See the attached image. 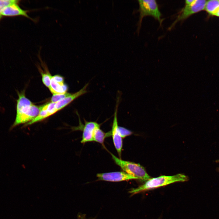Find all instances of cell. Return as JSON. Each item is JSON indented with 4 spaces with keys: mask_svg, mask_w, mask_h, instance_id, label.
I'll return each instance as SVG.
<instances>
[{
    "mask_svg": "<svg viewBox=\"0 0 219 219\" xmlns=\"http://www.w3.org/2000/svg\"><path fill=\"white\" fill-rule=\"evenodd\" d=\"M17 94L18 98L17 100L16 115L12 128L22 124L23 119L33 104L26 97L24 91L21 92H17Z\"/></svg>",
    "mask_w": 219,
    "mask_h": 219,
    "instance_id": "cell-4",
    "label": "cell"
},
{
    "mask_svg": "<svg viewBox=\"0 0 219 219\" xmlns=\"http://www.w3.org/2000/svg\"><path fill=\"white\" fill-rule=\"evenodd\" d=\"M214 16H215L219 17V9L214 14Z\"/></svg>",
    "mask_w": 219,
    "mask_h": 219,
    "instance_id": "cell-19",
    "label": "cell"
},
{
    "mask_svg": "<svg viewBox=\"0 0 219 219\" xmlns=\"http://www.w3.org/2000/svg\"><path fill=\"white\" fill-rule=\"evenodd\" d=\"M71 94L67 92L61 94H53L51 99V102L56 103Z\"/></svg>",
    "mask_w": 219,
    "mask_h": 219,
    "instance_id": "cell-14",
    "label": "cell"
},
{
    "mask_svg": "<svg viewBox=\"0 0 219 219\" xmlns=\"http://www.w3.org/2000/svg\"><path fill=\"white\" fill-rule=\"evenodd\" d=\"M219 9V0L207 1L204 10L210 16H214Z\"/></svg>",
    "mask_w": 219,
    "mask_h": 219,
    "instance_id": "cell-11",
    "label": "cell"
},
{
    "mask_svg": "<svg viewBox=\"0 0 219 219\" xmlns=\"http://www.w3.org/2000/svg\"><path fill=\"white\" fill-rule=\"evenodd\" d=\"M188 180V177L182 174H178L173 176H162L151 178L146 181L144 184L137 188L132 189L129 192L134 195L175 182L186 181Z\"/></svg>",
    "mask_w": 219,
    "mask_h": 219,
    "instance_id": "cell-1",
    "label": "cell"
},
{
    "mask_svg": "<svg viewBox=\"0 0 219 219\" xmlns=\"http://www.w3.org/2000/svg\"><path fill=\"white\" fill-rule=\"evenodd\" d=\"M96 176L99 180L113 182L137 179L135 177L124 171L99 173L97 174Z\"/></svg>",
    "mask_w": 219,
    "mask_h": 219,
    "instance_id": "cell-7",
    "label": "cell"
},
{
    "mask_svg": "<svg viewBox=\"0 0 219 219\" xmlns=\"http://www.w3.org/2000/svg\"><path fill=\"white\" fill-rule=\"evenodd\" d=\"M42 76V81L43 84L49 89L51 85L52 76L48 71L45 73L40 72Z\"/></svg>",
    "mask_w": 219,
    "mask_h": 219,
    "instance_id": "cell-13",
    "label": "cell"
},
{
    "mask_svg": "<svg viewBox=\"0 0 219 219\" xmlns=\"http://www.w3.org/2000/svg\"><path fill=\"white\" fill-rule=\"evenodd\" d=\"M206 1L205 0H194L192 3L185 5L169 29L171 30L179 21L185 20L191 16L204 10Z\"/></svg>",
    "mask_w": 219,
    "mask_h": 219,
    "instance_id": "cell-5",
    "label": "cell"
},
{
    "mask_svg": "<svg viewBox=\"0 0 219 219\" xmlns=\"http://www.w3.org/2000/svg\"><path fill=\"white\" fill-rule=\"evenodd\" d=\"M111 135V131L106 133L102 130L100 127H97L95 130L93 134V141L103 145L105 138Z\"/></svg>",
    "mask_w": 219,
    "mask_h": 219,
    "instance_id": "cell-12",
    "label": "cell"
},
{
    "mask_svg": "<svg viewBox=\"0 0 219 219\" xmlns=\"http://www.w3.org/2000/svg\"><path fill=\"white\" fill-rule=\"evenodd\" d=\"M89 84V83H87L78 92L73 94H71L70 96L56 103L54 109V113H55L57 111L61 110L74 100L87 93V88Z\"/></svg>",
    "mask_w": 219,
    "mask_h": 219,
    "instance_id": "cell-8",
    "label": "cell"
},
{
    "mask_svg": "<svg viewBox=\"0 0 219 219\" xmlns=\"http://www.w3.org/2000/svg\"><path fill=\"white\" fill-rule=\"evenodd\" d=\"M194 0H186L185 1V5L190 4L193 3Z\"/></svg>",
    "mask_w": 219,
    "mask_h": 219,
    "instance_id": "cell-18",
    "label": "cell"
},
{
    "mask_svg": "<svg viewBox=\"0 0 219 219\" xmlns=\"http://www.w3.org/2000/svg\"><path fill=\"white\" fill-rule=\"evenodd\" d=\"M119 129L120 136L122 138H124L130 136L132 133L131 131L124 127L119 126Z\"/></svg>",
    "mask_w": 219,
    "mask_h": 219,
    "instance_id": "cell-16",
    "label": "cell"
},
{
    "mask_svg": "<svg viewBox=\"0 0 219 219\" xmlns=\"http://www.w3.org/2000/svg\"><path fill=\"white\" fill-rule=\"evenodd\" d=\"M82 127V135L81 142L84 144L93 141V134L95 129L100 127V124L95 122L85 121Z\"/></svg>",
    "mask_w": 219,
    "mask_h": 219,
    "instance_id": "cell-9",
    "label": "cell"
},
{
    "mask_svg": "<svg viewBox=\"0 0 219 219\" xmlns=\"http://www.w3.org/2000/svg\"><path fill=\"white\" fill-rule=\"evenodd\" d=\"M19 1L16 0H0V13L3 8L15 4H18Z\"/></svg>",
    "mask_w": 219,
    "mask_h": 219,
    "instance_id": "cell-15",
    "label": "cell"
},
{
    "mask_svg": "<svg viewBox=\"0 0 219 219\" xmlns=\"http://www.w3.org/2000/svg\"><path fill=\"white\" fill-rule=\"evenodd\" d=\"M52 78L57 82L59 83L61 85H64V80L63 78L61 76L56 75L52 76Z\"/></svg>",
    "mask_w": 219,
    "mask_h": 219,
    "instance_id": "cell-17",
    "label": "cell"
},
{
    "mask_svg": "<svg viewBox=\"0 0 219 219\" xmlns=\"http://www.w3.org/2000/svg\"><path fill=\"white\" fill-rule=\"evenodd\" d=\"M18 4H14L2 9L0 12L1 16H22L33 20V19L28 15L27 13L28 11L22 9Z\"/></svg>",
    "mask_w": 219,
    "mask_h": 219,
    "instance_id": "cell-10",
    "label": "cell"
},
{
    "mask_svg": "<svg viewBox=\"0 0 219 219\" xmlns=\"http://www.w3.org/2000/svg\"><path fill=\"white\" fill-rule=\"evenodd\" d=\"M216 162L217 163H219V159L217 160L216 161ZM217 170H218V172H219V168Z\"/></svg>",
    "mask_w": 219,
    "mask_h": 219,
    "instance_id": "cell-20",
    "label": "cell"
},
{
    "mask_svg": "<svg viewBox=\"0 0 219 219\" xmlns=\"http://www.w3.org/2000/svg\"><path fill=\"white\" fill-rule=\"evenodd\" d=\"M119 100V99H118L116 105L111 132L114 145L118 154L121 157L123 141L119 132L117 121V113Z\"/></svg>",
    "mask_w": 219,
    "mask_h": 219,
    "instance_id": "cell-6",
    "label": "cell"
},
{
    "mask_svg": "<svg viewBox=\"0 0 219 219\" xmlns=\"http://www.w3.org/2000/svg\"><path fill=\"white\" fill-rule=\"evenodd\" d=\"M1 16H1V14H0V18Z\"/></svg>",
    "mask_w": 219,
    "mask_h": 219,
    "instance_id": "cell-21",
    "label": "cell"
},
{
    "mask_svg": "<svg viewBox=\"0 0 219 219\" xmlns=\"http://www.w3.org/2000/svg\"><path fill=\"white\" fill-rule=\"evenodd\" d=\"M138 1L139 5L138 11L140 13L138 23V31L141 27L143 18L146 16H152L161 24L163 20L161 18L162 14L156 1L139 0Z\"/></svg>",
    "mask_w": 219,
    "mask_h": 219,
    "instance_id": "cell-3",
    "label": "cell"
},
{
    "mask_svg": "<svg viewBox=\"0 0 219 219\" xmlns=\"http://www.w3.org/2000/svg\"><path fill=\"white\" fill-rule=\"evenodd\" d=\"M115 162L124 172L135 177L137 179L146 181L151 178L144 168L139 164L123 160L110 153Z\"/></svg>",
    "mask_w": 219,
    "mask_h": 219,
    "instance_id": "cell-2",
    "label": "cell"
}]
</instances>
